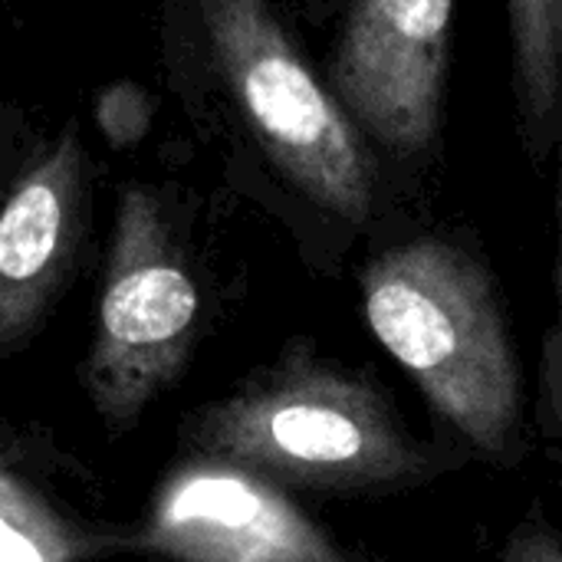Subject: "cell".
Wrapping results in <instances>:
<instances>
[{
  "label": "cell",
  "mask_w": 562,
  "mask_h": 562,
  "mask_svg": "<svg viewBox=\"0 0 562 562\" xmlns=\"http://www.w3.org/2000/svg\"><path fill=\"white\" fill-rule=\"evenodd\" d=\"M171 86L310 207L366 224L379 151L270 0H168Z\"/></svg>",
  "instance_id": "6da1fadb"
},
{
  "label": "cell",
  "mask_w": 562,
  "mask_h": 562,
  "mask_svg": "<svg viewBox=\"0 0 562 562\" xmlns=\"http://www.w3.org/2000/svg\"><path fill=\"white\" fill-rule=\"evenodd\" d=\"M181 431L198 454L240 464L283 491L415 487L445 471V458L412 438L372 379L303 349H286L198 408Z\"/></svg>",
  "instance_id": "7a4b0ae2"
},
{
  "label": "cell",
  "mask_w": 562,
  "mask_h": 562,
  "mask_svg": "<svg viewBox=\"0 0 562 562\" xmlns=\"http://www.w3.org/2000/svg\"><path fill=\"white\" fill-rule=\"evenodd\" d=\"M362 313L428 405L481 451L520 454L524 389L504 303L487 267L445 237L379 254L362 273Z\"/></svg>",
  "instance_id": "3957f363"
},
{
  "label": "cell",
  "mask_w": 562,
  "mask_h": 562,
  "mask_svg": "<svg viewBox=\"0 0 562 562\" xmlns=\"http://www.w3.org/2000/svg\"><path fill=\"white\" fill-rule=\"evenodd\" d=\"M201 333V286L184 244L148 184H125L102 270L95 333L82 366L92 408L115 428L168 392Z\"/></svg>",
  "instance_id": "277c9868"
},
{
  "label": "cell",
  "mask_w": 562,
  "mask_h": 562,
  "mask_svg": "<svg viewBox=\"0 0 562 562\" xmlns=\"http://www.w3.org/2000/svg\"><path fill=\"white\" fill-rule=\"evenodd\" d=\"M458 0H349L329 86L382 155L438 145Z\"/></svg>",
  "instance_id": "5b68a950"
},
{
  "label": "cell",
  "mask_w": 562,
  "mask_h": 562,
  "mask_svg": "<svg viewBox=\"0 0 562 562\" xmlns=\"http://www.w3.org/2000/svg\"><path fill=\"white\" fill-rule=\"evenodd\" d=\"M132 543L171 562H349L280 484L204 454L165 477Z\"/></svg>",
  "instance_id": "8992f818"
},
{
  "label": "cell",
  "mask_w": 562,
  "mask_h": 562,
  "mask_svg": "<svg viewBox=\"0 0 562 562\" xmlns=\"http://www.w3.org/2000/svg\"><path fill=\"white\" fill-rule=\"evenodd\" d=\"M92 161L66 125L13 175L0 217V349L13 356L59 296L89 231Z\"/></svg>",
  "instance_id": "52a82bcc"
},
{
  "label": "cell",
  "mask_w": 562,
  "mask_h": 562,
  "mask_svg": "<svg viewBox=\"0 0 562 562\" xmlns=\"http://www.w3.org/2000/svg\"><path fill=\"white\" fill-rule=\"evenodd\" d=\"M507 13L520 135L543 161L562 142V0H507Z\"/></svg>",
  "instance_id": "ba28073f"
},
{
  "label": "cell",
  "mask_w": 562,
  "mask_h": 562,
  "mask_svg": "<svg viewBox=\"0 0 562 562\" xmlns=\"http://www.w3.org/2000/svg\"><path fill=\"white\" fill-rule=\"evenodd\" d=\"M135 530H95L59 514L26 477L0 474V562H89L135 550Z\"/></svg>",
  "instance_id": "9c48e42d"
},
{
  "label": "cell",
  "mask_w": 562,
  "mask_h": 562,
  "mask_svg": "<svg viewBox=\"0 0 562 562\" xmlns=\"http://www.w3.org/2000/svg\"><path fill=\"white\" fill-rule=\"evenodd\" d=\"M557 221H560V240H557V267H553V323L543 336L540 352V392H537V418L543 435L562 438V171L560 198H557Z\"/></svg>",
  "instance_id": "30bf717a"
},
{
  "label": "cell",
  "mask_w": 562,
  "mask_h": 562,
  "mask_svg": "<svg viewBox=\"0 0 562 562\" xmlns=\"http://www.w3.org/2000/svg\"><path fill=\"white\" fill-rule=\"evenodd\" d=\"M155 95L145 92L138 82L119 79L105 86L95 99V125L115 148H132L138 145L155 119Z\"/></svg>",
  "instance_id": "8fae6325"
},
{
  "label": "cell",
  "mask_w": 562,
  "mask_h": 562,
  "mask_svg": "<svg viewBox=\"0 0 562 562\" xmlns=\"http://www.w3.org/2000/svg\"><path fill=\"white\" fill-rule=\"evenodd\" d=\"M501 562H562V533L537 520L520 524L510 533Z\"/></svg>",
  "instance_id": "7c38bea8"
},
{
  "label": "cell",
  "mask_w": 562,
  "mask_h": 562,
  "mask_svg": "<svg viewBox=\"0 0 562 562\" xmlns=\"http://www.w3.org/2000/svg\"><path fill=\"white\" fill-rule=\"evenodd\" d=\"M316 3H319V0H313V7H316Z\"/></svg>",
  "instance_id": "4fadbf2b"
},
{
  "label": "cell",
  "mask_w": 562,
  "mask_h": 562,
  "mask_svg": "<svg viewBox=\"0 0 562 562\" xmlns=\"http://www.w3.org/2000/svg\"><path fill=\"white\" fill-rule=\"evenodd\" d=\"M349 562H352V560H349Z\"/></svg>",
  "instance_id": "5bb4252c"
}]
</instances>
